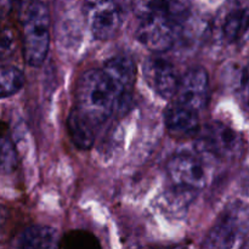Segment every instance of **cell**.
Instances as JSON below:
<instances>
[{
  "mask_svg": "<svg viewBox=\"0 0 249 249\" xmlns=\"http://www.w3.org/2000/svg\"><path fill=\"white\" fill-rule=\"evenodd\" d=\"M117 106L118 95L104 70H89L80 75L75 85V109L100 126Z\"/></svg>",
  "mask_w": 249,
  "mask_h": 249,
  "instance_id": "6da1fadb",
  "label": "cell"
},
{
  "mask_svg": "<svg viewBox=\"0 0 249 249\" xmlns=\"http://www.w3.org/2000/svg\"><path fill=\"white\" fill-rule=\"evenodd\" d=\"M50 46V15L44 2H32L23 24V51L27 63L33 67L43 65Z\"/></svg>",
  "mask_w": 249,
  "mask_h": 249,
  "instance_id": "7a4b0ae2",
  "label": "cell"
},
{
  "mask_svg": "<svg viewBox=\"0 0 249 249\" xmlns=\"http://www.w3.org/2000/svg\"><path fill=\"white\" fill-rule=\"evenodd\" d=\"M249 233V204L235 201L229 204L204 240L203 247L233 248Z\"/></svg>",
  "mask_w": 249,
  "mask_h": 249,
  "instance_id": "3957f363",
  "label": "cell"
},
{
  "mask_svg": "<svg viewBox=\"0 0 249 249\" xmlns=\"http://www.w3.org/2000/svg\"><path fill=\"white\" fill-rule=\"evenodd\" d=\"M198 148L204 153L220 158L235 160L242 153L243 140L240 134L220 122H211L199 128Z\"/></svg>",
  "mask_w": 249,
  "mask_h": 249,
  "instance_id": "277c9868",
  "label": "cell"
},
{
  "mask_svg": "<svg viewBox=\"0 0 249 249\" xmlns=\"http://www.w3.org/2000/svg\"><path fill=\"white\" fill-rule=\"evenodd\" d=\"M83 10L95 38L108 40L117 36L123 22V15L117 0H85Z\"/></svg>",
  "mask_w": 249,
  "mask_h": 249,
  "instance_id": "5b68a950",
  "label": "cell"
},
{
  "mask_svg": "<svg viewBox=\"0 0 249 249\" xmlns=\"http://www.w3.org/2000/svg\"><path fill=\"white\" fill-rule=\"evenodd\" d=\"M218 38L233 44L249 33V0H231L219 11L214 22Z\"/></svg>",
  "mask_w": 249,
  "mask_h": 249,
  "instance_id": "8992f818",
  "label": "cell"
},
{
  "mask_svg": "<svg viewBox=\"0 0 249 249\" xmlns=\"http://www.w3.org/2000/svg\"><path fill=\"white\" fill-rule=\"evenodd\" d=\"M168 175L173 185L198 191L207 185L208 173L199 157L190 153H179L168 163Z\"/></svg>",
  "mask_w": 249,
  "mask_h": 249,
  "instance_id": "52a82bcc",
  "label": "cell"
},
{
  "mask_svg": "<svg viewBox=\"0 0 249 249\" xmlns=\"http://www.w3.org/2000/svg\"><path fill=\"white\" fill-rule=\"evenodd\" d=\"M177 26L170 19L162 17H145L139 18L136 36L139 41L153 53H164L173 46L175 41Z\"/></svg>",
  "mask_w": 249,
  "mask_h": 249,
  "instance_id": "ba28073f",
  "label": "cell"
},
{
  "mask_svg": "<svg viewBox=\"0 0 249 249\" xmlns=\"http://www.w3.org/2000/svg\"><path fill=\"white\" fill-rule=\"evenodd\" d=\"M177 102L199 112L209 101V77L204 68H191L179 79L177 92Z\"/></svg>",
  "mask_w": 249,
  "mask_h": 249,
  "instance_id": "9c48e42d",
  "label": "cell"
},
{
  "mask_svg": "<svg viewBox=\"0 0 249 249\" xmlns=\"http://www.w3.org/2000/svg\"><path fill=\"white\" fill-rule=\"evenodd\" d=\"M142 71L146 83L155 94L165 100L174 96L179 85V78L169 61L162 57H151L145 62Z\"/></svg>",
  "mask_w": 249,
  "mask_h": 249,
  "instance_id": "30bf717a",
  "label": "cell"
},
{
  "mask_svg": "<svg viewBox=\"0 0 249 249\" xmlns=\"http://www.w3.org/2000/svg\"><path fill=\"white\" fill-rule=\"evenodd\" d=\"M133 10L138 18L162 17L178 24L186 18L189 2L187 0H133Z\"/></svg>",
  "mask_w": 249,
  "mask_h": 249,
  "instance_id": "8fae6325",
  "label": "cell"
},
{
  "mask_svg": "<svg viewBox=\"0 0 249 249\" xmlns=\"http://www.w3.org/2000/svg\"><path fill=\"white\" fill-rule=\"evenodd\" d=\"M108 78L111 79L117 95L119 105H123L130 97L135 83V65L133 61L125 56H116L105 63L104 68Z\"/></svg>",
  "mask_w": 249,
  "mask_h": 249,
  "instance_id": "7c38bea8",
  "label": "cell"
},
{
  "mask_svg": "<svg viewBox=\"0 0 249 249\" xmlns=\"http://www.w3.org/2000/svg\"><path fill=\"white\" fill-rule=\"evenodd\" d=\"M164 123L169 133L177 138H191L198 134L201 128L198 112L179 102L167 107L164 112Z\"/></svg>",
  "mask_w": 249,
  "mask_h": 249,
  "instance_id": "4fadbf2b",
  "label": "cell"
},
{
  "mask_svg": "<svg viewBox=\"0 0 249 249\" xmlns=\"http://www.w3.org/2000/svg\"><path fill=\"white\" fill-rule=\"evenodd\" d=\"M99 126L89 118L73 108L67 119V129L73 143L79 150H89L95 142L96 130Z\"/></svg>",
  "mask_w": 249,
  "mask_h": 249,
  "instance_id": "5bb4252c",
  "label": "cell"
},
{
  "mask_svg": "<svg viewBox=\"0 0 249 249\" xmlns=\"http://www.w3.org/2000/svg\"><path fill=\"white\" fill-rule=\"evenodd\" d=\"M57 231L43 225H33L22 231L16 240V247L24 249L58 248Z\"/></svg>",
  "mask_w": 249,
  "mask_h": 249,
  "instance_id": "9a60e30c",
  "label": "cell"
},
{
  "mask_svg": "<svg viewBox=\"0 0 249 249\" xmlns=\"http://www.w3.org/2000/svg\"><path fill=\"white\" fill-rule=\"evenodd\" d=\"M194 192L196 191L173 185L172 189L167 190L163 194L162 199H160L162 209L173 214L186 211L189 204L194 199Z\"/></svg>",
  "mask_w": 249,
  "mask_h": 249,
  "instance_id": "2e32d148",
  "label": "cell"
},
{
  "mask_svg": "<svg viewBox=\"0 0 249 249\" xmlns=\"http://www.w3.org/2000/svg\"><path fill=\"white\" fill-rule=\"evenodd\" d=\"M24 84V75L14 66H0V99L17 94Z\"/></svg>",
  "mask_w": 249,
  "mask_h": 249,
  "instance_id": "e0dca14e",
  "label": "cell"
},
{
  "mask_svg": "<svg viewBox=\"0 0 249 249\" xmlns=\"http://www.w3.org/2000/svg\"><path fill=\"white\" fill-rule=\"evenodd\" d=\"M99 240L87 231H72L63 238H60L58 248L67 249H95L99 248Z\"/></svg>",
  "mask_w": 249,
  "mask_h": 249,
  "instance_id": "ac0fdd59",
  "label": "cell"
},
{
  "mask_svg": "<svg viewBox=\"0 0 249 249\" xmlns=\"http://www.w3.org/2000/svg\"><path fill=\"white\" fill-rule=\"evenodd\" d=\"M16 152L11 142L0 135V172L10 173L16 168Z\"/></svg>",
  "mask_w": 249,
  "mask_h": 249,
  "instance_id": "d6986e66",
  "label": "cell"
},
{
  "mask_svg": "<svg viewBox=\"0 0 249 249\" xmlns=\"http://www.w3.org/2000/svg\"><path fill=\"white\" fill-rule=\"evenodd\" d=\"M15 39L10 29H0V61L6 58L14 51Z\"/></svg>",
  "mask_w": 249,
  "mask_h": 249,
  "instance_id": "ffe728a7",
  "label": "cell"
},
{
  "mask_svg": "<svg viewBox=\"0 0 249 249\" xmlns=\"http://www.w3.org/2000/svg\"><path fill=\"white\" fill-rule=\"evenodd\" d=\"M240 97L245 108L249 112V65L243 70L241 75Z\"/></svg>",
  "mask_w": 249,
  "mask_h": 249,
  "instance_id": "44dd1931",
  "label": "cell"
},
{
  "mask_svg": "<svg viewBox=\"0 0 249 249\" xmlns=\"http://www.w3.org/2000/svg\"><path fill=\"white\" fill-rule=\"evenodd\" d=\"M5 223H6V213L4 212V209L0 208V232H1L2 229H4Z\"/></svg>",
  "mask_w": 249,
  "mask_h": 249,
  "instance_id": "7402d4cb",
  "label": "cell"
},
{
  "mask_svg": "<svg viewBox=\"0 0 249 249\" xmlns=\"http://www.w3.org/2000/svg\"><path fill=\"white\" fill-rule=\"evenodd\" d=\"M7 10V4L4 1V0H0V19L4 17V15L6 14Z\"/></svg>",
  "mask_w": 249,
  "mask_h": 249,
  "instance_id": "603a6c76",
  "label": "cell"
},
{
  "mask_svg": "<svg viewBox=\"0 0 249 249\" xmlns=\"http://www.w3.org/2000/svg\"><path fill=\"white\" fill-rule=\"evenodd\" d=\"M242 247H243V248H249V240L247 241V242H245V243H243V245H242Z\"/></svg>",
  "mask_w": 249,
  "mask_h": 249,
  "instance_id": "cb8c5ba5",
  "label": "cell"
}]
</instances>
